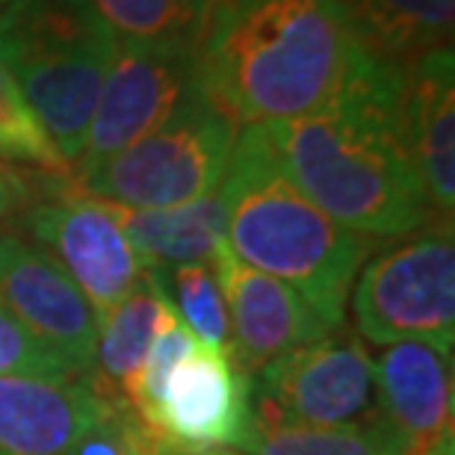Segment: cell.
Wrapping results in <instances>:
<instances>
[{
  "label": "cell",
  "instance_id": "26",
  "mask_svg": "<svg viewBox=\"0 0 455 455\" xmlns=\"http://www.w3.org/2000/svg\"><path fill=\"white\" fill-rule=\"evenodd\" d=\"M169 455H243V452H236V450H202V452H178V450H169Z\"/></svg>",
  "mask_w": 455,
  "mask_h": 455
},
{
  "label": "cell",
  "instance_id": "5",
  "mask_svg": "<svg viewBox=\"0 0 455 455\" xmlns=\"http://www.w3.org/2000/svg\"><path fill=\"white\" fill-rule=\"evenodd\" d=\"M240 124L198 86L157 131L77 178L86 196L160 211L193 204L222 187Z\"/></svg>",
  "mask_w": 455,
  "mask_h": 455
},
{
  "label": "cell",
  "instance_id": "1",
  "mask_svg": "<svg viewBox=\"0 0 455 455\" xmlns=\"http://www.w3.org/2000/svg\"><path fill=\"white\" fill-rule=\"evenodd\" d=\"M403 95V66L372 53L320 110L260 124L299 193L367 240L408 236L438 216L405 142Z\"/></svg>",
  "mask_w": 455,
  "mask_h": 455
},
{
  "label": "cell",
  "instance_id": "11",
  "mask_svg": "<svg viewBox=\"0 0 455 455\" xmlns=\"http://www.w3.org/2000/svg\"><path fill=\"white\" fill-rule=\"evenodd\" d=\"M0 307L51 343L80 376L95 370L98 316L60 260L21 236H0Z\"/></svg>",
  "mask_w": 455,
  "mask_h": 455
},
{
  "label": "cell",
  "instance_id": "20",
  "mask_svg": "<svg viewBox=\"0 0 455 455\" xmlns=\"http://www.w3.org/2000/svg\"><path fill=\"white\" fill-rule=\"evenodd\" d=\"M118 39L202 44L222 0H92Z\"/></svg>",
  "mask_w": 455,
  "mask_h": 455
},
{
  "label": "cell",
  "instance_id": "22",
  "mask_svg": "<svg viewBox=\"0 0 455 455\" xmlns=\"http://www.w3.org/2000/svg\"><path fill=\"white\" fill-rule=\"evenodd\" d=\"M172 284H175L178 307L187 320V329L198 340L231 352V323H228L225 296L213 275V267L207 263L172 267Z\"/></svg>",
  "mask_w": 455,
  "mask_h": 455
},
{
  "label": "cell",
  "instance_id": "24",
  "mask_svg": "<svg viewBox=\"0 0 455 455\" xmlns=\"http://www.w3.org/2000/svg\"><path fill=\"white\" fill-rule=\"evenodd\" d=\"M172 447H166L157 435H151L145 426L136 420L131 411L122 423V452L118 455H169Z\"/></svg>",
  "mask_w": 455,
  "mask_h": 455
},
{
  "label": "cell",
  "instance_id": "23",
  "mask_svg": "<svg viewBox=\"0 0 455 455\" xmlns=\"http://www.w3.org/2000/svg\"><path fill=\"white\" fill-rule=\"evenodd\" d=\"M0 376H36L71 381L80 372L51 343L36 338L0 307Z\"/></svg>",
  "mask_w": 455,
  "mask_h": 455
},
{
  "label": "cell",
  "instance_id": "10",
  "mask_svg": "<svg viewBox=\"0 0 455 455\" xmlns=\"http://www.w3.org/2000/svg\"><path fill=\"white\" fill-rule=\"evenodd\" d=\"M251 426V379L222 346L198 340L163 387L151 435L178 452L236 450Z\"/></svg>",
  "mask_w": 455,
  "mask_h": 455
},
{
  "label": "cell",
  "instance_id": "28",
  "mask_svg": "<svg viewBox=\"0 0 455 455\" xmlns=\"http://www.w3.org/2000/svg\"><path fill=\"white\" fill-rule=\"evenodd\" d=\"M4 4H6V0H0V6H4Z\"/></svg>",
  "mask_w": 455,
  "mask_h": 455
},
{
  "label": "cell",
  "instance_id": "12",
  "mask_svg": "<svg viewBox=\"0 0 455 455\" xmlns=\"http://www.w3.org/2000/svg\"><path fill=\"white\" fill-rule=\"evenodd\" d=\"M86 381L0 376V455H71L124 396L86 372Z\"/></svg>",
  "mask_w": 455,
  "mask_h": 455
},
{
  "label": "cell",
  "instance_id": "13",
  "mask_svg": "<svg viewBox=\"0 0 455 455\" xmlns=\"http://www.w3.org/2000/svg\"><path fill=\"white\" fill-rule=\"evenodd\" d=\"M211 267L231 323V355L245 372H258L269 361L331 331L293 287L243 263L228 240L213 254Z\"/></svg>",
  "mask_w": 455,
  "mask_h": 455
},
{
  "label": "cell",
  "instance_id": "2",
  "mask_svg": "<svg viewBox=\"0 0 455 455\" xmlns=\"http://www.w3.org/2000/svg\"><path fill=\"white\" fill-rule=\"evenodd\" d=\"M372 53L340 0H222L198 44L204 92L243 127L320 110Z\"/></svg>",
  "mask_w": 455,
  "mask_h": 455
},
{
  "label": "cell",
  "instance_id": "18",
  "mask_svg": "<svg viewBox=\"0 0 455 455\" xmlns=\"http://www.w3.org/2000/svg\"><path fill=\"white\" fill-rule=\"evenodd\" d=\"M243 455H417L414 443L387 420L372 411L363 420L343 426H287L251 420Z\"/></svg>",
  "mask_w": 455,
  "mask_h": 455
},
{
  "label": "cell",
  "instance_id": "9",
  "mask_svg": "<svg viewBox=\"0 0 455 455\" xmlns=\"http://www.w3.org/2000/svg\"><path fill=\"white\" fill-rule=\"evenodd\" d=\"M27 231L44 251L60 260L71 281L92 305L98 325L124 302L148 269L127 243L110 202L75 193L57 202H42L27 213Z\"/></svg>",
  "mask_w": 455,
  "mask_h": 455
},
{
  "label": "cell",
  "instance_id": "6",
  "mask_svg": "<svg viewBox=\"0 0 455 455\" xmlns=\"http://www.w3.org/2000/svg\"><path fill=\"white\" fill-rule=\"evenodd\" d=\"M355 329L372 346L426 343L443 355L455 346V240L438 216L405 243L367 260L352 284Z\"/></svg>",
  "mask_w": 455,
  "mask_h": 455
},
{
  "label": "cell",
  "instance_id": "4",
  "mask_svg": "<svg viewBox=\"0 0 455 455\" xmlns=\"http://www.w3.org/2000/svg\"><path fill=\"white\" fill-rule=\"evenodd\" d=\"M118 36L92 0H6L0 66L66 163L84 154Z\"/></svg>",
  "mask_w": 455,
  "mask_h": 455
},
{
  "label": "cell",
  "instance_id": "25",
  "mask_svg": "<svg viewBox=\"0 0 455 455\" xmlns=\"http://www.w3.org/2000/svg\"><path fill=\"white\" fill-rule=\"evenodd\" d=\"M30 196H33V189L21 172L0 163V220L21 211V207L30 202Z\"/></svg>",
  "mask_w": 455,
  "mask_h": 455
},
{
  "label": "cell",
  "instance_id": "14",
  "mask_svg": "<svg viewBox=\"0 0 455 455\" xmlns=\"http://www.w3.org/2000/svg\"><path fill=\"white\" fill-rule=\"evenodd\" d=\"M376 372V411L385 414L417 452L455 443L452 355L417 340L385 346Z\"/></svg>",
  "mask_w": 455,
  "mask_h": 455
},
{
  "label": "cell",
  "instance_id": "8",
  "mask_svg": "<svg viewBox=\"0 0 455 455\" xmlns=\"http://www.w3.org/2000/svg\"><path fill=\"white\" fill-rule=\"evenodd\" d=\"M376 411V372L367 343L346 334L299 346L258 370L251 420L343 426Z\"/></svg>",
  "mask_w": 455,
  "mask_h": 455
},
{
  "label": "cell",
  "instance_id": "19",
  "mask_svg": "<svg viewBox=\"0 0 455 455\" xmlns=\"http://www.w3.org/2000/svg\"><path fill=\"white\" fill-rule=\"evenodd\" d=\"M363 42L394 62L450 48L455 0H340Z\"/></svg>",
  "mask_w": 455,
  "mask_h": 455
},
{
  "label": "cell",
  "instance_id": "16",
  "mask_svg": "<svg viewBox=\"0 0 455 455\" xmlns=\"http://www.w3.org/2000/svg\"><path fill=\"white\" fill-rule=\"evenodd\" d=\"M110 207L127 243L154 272L160 267H184V263L211 267L213 254L225 243V207L220 189L193 204L160 207V211H136L113 202Z\"/></svg>",
  "mask_w": 455,
  "mask_h": 455
},
{
  "label": "cell",
  "instance_id": "15",
  "mask_svg": "<svg viewBox=\"0 0 455 455\" xmlns=\"http://www.w3.org/2000/svg\"><path fill=\"white\" fill-rule=\"evenodd\" d=\"M403 124L432 211L452 220L455 207V53L438 48L405 62Z\"/></svg>",
  "mask_w": 455,
  "mask_h": 455
},
{
  "label": "cell",
  "instance_id": "21",
  "mask_svg": "<svg viewBox=\"0 0 455 455\" xmlns=\"http://www.w3.org/2000/svg\"><path fill=\"white\" fill-rule=\"evenodd\" d=\"M0 160L30 163L42 172H68V163L51 145L48 133L24 104L15 80L0 66Z\"/></svg>",
  "mask_w": 455,
  "mask_h": 455
},
{
  "label": "cell",
  "instance_id": "3",
  "mask_svg": "<svg viewBox=\"0 0 455 455\" xmlns=\"http://www.w3.org/2000/svg\"><path fill=\"white\" fill-rule=\"evenodd\" d=\"M225 240L249 267L293 287L316 316L340 329L370 240L325 216L281 172L260 124L243 127L220 187Z\"/></svg>",
  "mask_w": 455,
  "mask_h": 455
},
{
  "label": "cell",
  "instance_id": "27",
  "mask_svg": "<svg viewBox=\"0 0 455 455\" xmlns=\"http://www.w3.org/2000/svg\"><path fill=\"white\" fill-rule=\"evenodd\" d=\"M417 455H452V443H443V447H435V450H426Z\"/></svg>",
  "mask_w": 455,
  "mask_h": 455
},
{
  "label": "cell",
  "instance_id": "7",
  "mask_svg": "<svg viewBox=\"0 0 455 455\" xmlns=\"http://www.w3.org/2000/svg\"><path fill=\"white\" fill-rule=\"evenodd\" d=\"M198 86H202L198 44L118 39L84 154L77 160V178L157 131Z\"/></svg>",
  "mask_w": 455,
  "mask_h": 455
},
{
  "label": "cell",
  "instance_id": "17",
  "mask_svg": "<svg viewBox=\"0 0 455 455\" xmlns=\"http://www.w3.org/2000/svg\"><path fill=\"white\" fill-rule=\"evenodd\" d=\"M172 316H175V305L169 302L157 272L145 269L124 302L98 325V355L92 372L118 390L124 403L127 390L133 387L145 358H148L151 343L166 329Z\"/></svg>",
  "mask_w": 455,
  "mask_h": 455
}]
</instances>
